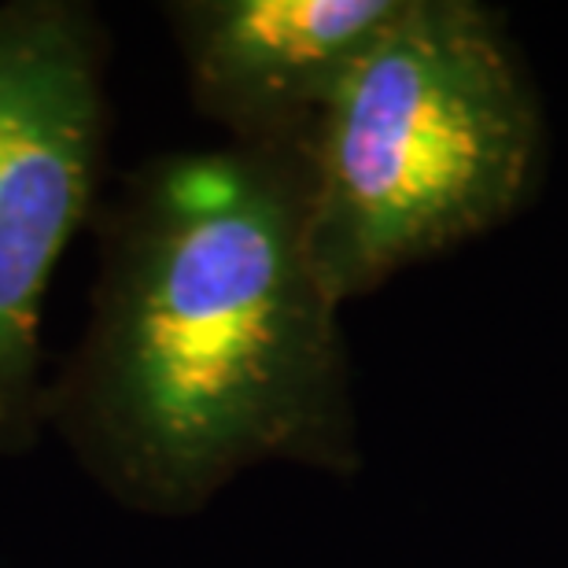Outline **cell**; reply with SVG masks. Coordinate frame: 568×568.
Wrapping results in <instances>:
<instances>
[{"mask_svg": "<svg viewBox=\"0 0 568 568\" xmlns=\"http://www.w3.org/2000/svg\"><path fill=\"white\" fill-rule=\"evenodd\" d=\"M406 0H170L163 22L200 119L230 144L303 141Z\"/></svg>", "mask_w": 568, "mask_h": 568, "instance_id": "277c9868", "label": "cell"}, {"mask_svg": "<svg viewBox=\"0 0 568 568\" xmlns=\"http://www.w3.org/2000/svg\"><path fill=\"white\" fill-rule=\"evenodd\" d=\"M93 230L85 328L44 428L97 491L181 520L258 465L362 469L344 303L306 225V138L141 159Z\"/></svg>", "mask_w": 568, "mask_h": 568, "instance_id": "6da1fadb", "label": "cell"}, {"mask_svg": "<svg viewBox=\"0 0 568 568\" xmlns=\"http://www.w3.org/2000/svg\"><path fill=\"white\" fill-rule=\"evenodd\" d=\"M547 115L480 0H406L306 133V225L339 303L506 225L536 196Z\"/></svg>", "mask_w": 568, "mask_h": 568, "instance_id": "7a4b0ae2", "label": "cell"}, {"mask_svg": "<svg viewBox=\"0 0 568 568\" xmlns=\"http://www.w3.org/2000/svg\"><path fill=\"white\" fill-rule=\"evenodd\" d=\"M108 67L97 4H0V458H27L49 432L44 292L104 200Z\"/></svg>", "mask_w": 568, "mask_h": 568, "instance_id": "3957f363", "label": "cell"}]
</instances>
